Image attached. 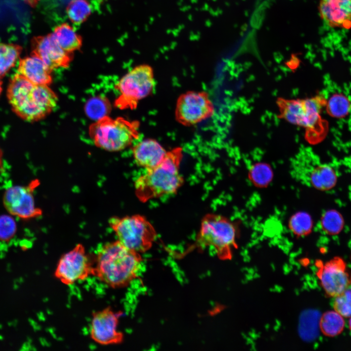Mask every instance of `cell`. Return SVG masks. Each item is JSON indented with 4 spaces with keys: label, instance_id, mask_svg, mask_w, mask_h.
I'll return each instance as SVG.
<instances>
[{
    "label": "cell",
    "instance_id": "6da1fadb",
    "mask_svg": "<svg viewBox=\"0 0 351 351\" xmlns=\"http://www.w3.org/2000/svg\"><path fill=\"white\" fill-rule=\"evenodd\" d=\"M141 262L139 253L118 240L107 242L94 257L93 276L111 288L126 287L136 277Z\"/></svg>",
    "mask_w": 351,
    "mask_h": 351
},
{
    "label": "cell",
    "instance_id": "7a4b0ae2",
    "mask_svg": "<svg viewBox=\"0 0 351 351\" xmlns=\"http://www.w3.org/2000/svg\"><path fill=\"white\" fill-rule=\"evenodd\" d=\"M6 96L12 111L22 120L30 122L47 117L58 100L49 85L34 84L18 73L11 78Z\"/></svg>",
    "mask_w": 351,
    "mask_h": 351
},
{
    "label": "cell",
    "instance_id": "3957f363",
    "mask_svg": "<svg viewBox=\"0 0 351 351\" xmlns=\"http://www.w3.org/2000/svg\"><path fill=\"white\" fill-rule=\"evenodd\" d=\"M183 156V149L175 147L167 151L157 165L146 170L134 183L137 198L145 203L152 199L175 194L184 183L180 172Z\"/></svg>",
    "mask_w": 351,
    "mask_h": 351
},
{
    "label": "cell",
    "instance_id": "277c9868",
    "mask_svg": "<svg viewBox=\"0 0 351 351\" xmlns=\"http://www.w3.org/2000/svg\"><path fill=\"white\" fill-rule=\"evenodd\" d=\"M323 95L296 99L278 98V117L290 123L301 126L305 130V137L309 143L317 144L325 137L328 125L321 117L322 109L326 104Z\"/></svg>",
    "mask_w": 351,
    "mask_h": 351
},
{
    "label": "cell",
    "instance_id": "5b68a950",
    "mask_svg": "<svg viewBox=\"0 0 351 351\" xmlns=\"http://www.w3.org/2000/svg\"><path fill=\"white\" fill-rule=\"evenodd\" d=\"M140 123L122 117L105 116L90 125L89 134L95 145L109 152L125 149L139 137Z\"/></svg>",
    "mask_w": 351,
    "mask_h": 351
},
{
    "label": "cell",
    "instance_id": "8992f818",
    "mask_svg": "<svg viewBox=\"0 0 351 351\" xmlns=\"http://www.w3.org/2000/svg\"><path fill=\"white\" fill-rule=\"evenodd\" d=\"M237 232L234 224L226 217L207 214L201 221L195 239L198 248L211 247L222 260L230 259L236 245Z\"/></svg>",
    "mask_w": 351,
    "mask_h": 351
},
{
    "label": "cell",
    "instance_id": "52a82bcc",
    "mask_svg": "<svg viewBox=\"0 0 351 351\" xmlns=\"http://www.w3.org/2000/svg\"><path fill=\"white\" fill-rule=\"evenodd\" d=\"M108 222L117 240L127 248L139 254L149 250L156 237L153 225L140 214L113 216Z\"/></svg>",
    "mask_w": 351,
    "mask_h": 351
},
{
    "label": "cell",
    "instance_id": "ba28073f",
    "mask_svg": "<svg viewBox=\"0 0 351 351\" xmlns=\"http://www.w3.org/2000/svg\"><path fill=\"white\" fill-rule=\"evenodd\" d=\"M155 85L153 68L146 64L136 66L116 85L119 94L114 105L121 110L135 109L141 100L152 93Z\"/></svg>",
    "mask_w": 351,
    "mask_h": 351
},
{
    "label": "cell",
    "instance_id": "9c48e42d",
    "mask_svg": "<svg viewBox=\"0 0 351 351\" xmlns=\"http://www.w3.org/2000/svg\"><path fill=\"white\" fill-rule=\"evenodd\" d=\"M94 264V257L87 254L82 244H78L60 257L54 275L62 283L71 285L93 275Z\"/></svg>",
    "mask_w": 351,
    "mask_h": 351
},
{
    "label": "cell",
    "instance_id": "30bf717a",
    "mask_svg": "<svg viewBox=\"0 0 351 351\" xmlns=\"http://www.w3.org/2000/svg\"><path fill=\"white\" fill-rule=\"evenodd\" d=\"M214 104L205 91H189L177 99L175 108L176 120L185 126L195 125L211 117Z\"/></svg>",
    "mask_w": 351,
    "mask_h": 351
},
{
    "label": "cell",
    "instance_id": "8fae6325",
    "mask_svg": "<svg viewBox=\"0 0 351 351\" xmlns=\"http://www.w3.org/2000/svg\"><path fill=\"white\" fill-rule=\"evenodd\" d=\"M122 312H116L110 306L92 313L90 334L93 340L101 345H117L122 343L124 335L118 329Z\"/></svg>",
    "mask_w": 351,
    "mask_h": 351
},
{
    "label": "cell",
    "instance_id": "7c38bea8",
    "mask_svg": "<svg viewBox=\"0 0 351 351\" xmlns=\"http://www.w3.org/2000/svg\"><path fill=\"white\" fill-rule=\"evenodd\" d=\"M316 275L326 294L335 297L351 285V274L345 262L339 257L322 263L317 262Z\"/></svg>",
    "mask_w": 351,
    "mask_h": 351
},
{
    "label": "cell",
    "instance_id": "4fadbf2b",
    "mask_svg": "<svg viewBox=\"0 0 351 351\" xmlns=\"http://www.w3.org/2000/svg\"><path fill=\"white\" fill-rule=\"evenodd\" d=\"M37 184L35 181L28 186H14L5 191L3 204L9 213L23 219L36 218L42 214V210L35 205L33 195Z\"/></svg>",
    "mask_w": 351,
    "mask_h": 351
},
{
    "label": "cell",
    "instance_id": "5bb4252c",
    "mask_svg": "<svg viewBox=\"0 0 351 351\" xmlns=\"http://www.w3.org/2000/svg\"><path fill=\"white\" fill-rule=\"evenodd\" d=\"M33 54L40 58L52 70L68 67L73 59L72 54L63 50L51 33L35 39Z\"/></svg>",
    "mask_w": 351,
    "mask_h": 351
},
{
    "label": "cell",
    "instance_id": "9a60e30c",
    "mask_svg": "<svg viewBox=\"0 0 351 351\" xmlns=\"http://www.w3.org/2000/svg\"><path fill=\"white\" fill-rule=\"evenodd\" d=\"M318 9L328 26L351 29V0H320Z\"/></svg>",
    "mask_w": 351,
    "mask_h": 351
},
{
    "label": "cell",
    "instance_id": "2e32d148",
    "mask_svg": "<svg viewBox=\"0 0 351 351\" xmlns=\"http://www.w3.org/2000/svg\"><path fill=\"white\" fill-rule=\"evenodd\" d=\"M296 177L305 183L320 191L332 188L337 182V176L328 164H320L312 167H301L293 170Z\"/></svg>",
    "mask_w": 351,
    "mask_h": 351
},
{
    "label": "cell",
    "instance_id": "e0dca14e",
    "mask_svg": "<svg viewBox=\"0 0 351 351\" xmlns=\"http://www.w3.org/2000/svg\"><path fill=\"white\" fill-rule=\"evenodd\" d=\"M167 151L156 140L143 139L132 149L134 159L137 165L146 170L157 165L164 158Z\"/></svg>",
    "mask_w": 351,
    "mask_h": 351
},
{
    "label": "cell",
    "instance_id": "ac0fdd59",
    "mask_svg": "<svg viewBox=\"0 0 351 351\" xmlns=\"http://www.w3.org/2000/svg\"><path fill=\"white\" fill-rule=\"evenodd\" d=\"M51 69L38 56L32 54L20 59L17 73L31 83L49 85L52 82Z\"/></svg>",
    "mask_w": 351,
    "mask_h": 351
},
{
    "label": "cell",
    "instance_id": "d6986e66",
    "mask_svg": "<svg viewBox=\"0 0 351 351\" xmlns=\"http://www.w3.org/2000/svg\"><path fill=\"white\" fill-rule=\"evenodd\" d=\"M58 45L65 51L72 54L80 49L82 39L74 28L67 23L57 26L51 33Z\"/></svg>",
    "mask_w": 351,
    "mask_h": 351
},
{
    "label": "cell",
    "instance_id": "ffe728a7",
    "mask_svg": "<svg viewBox=\"0 0 351 351\" xmlns=\"http://www.w3.org/2000/svg\"><path fill=\"white\" fill-rule=\"evenodd\" d=\"M325 107L332 117L341 118L347 117L351 111V101L343 93H335L326 99Z\"/></svg>",
    "mask_w": 351,
    "mask_h": 351
},
{
    "label": "cell",
    "instance_id": "44dd1931",
    "mask_svg": "<svg viewBox=\"0 0 351 351\" xmlns=\"http://www.w3.org/2000/svg\"><path fill=\"white\" fill-rule=\"evenodd\" d=\"M345 321L343 317L335 311L323 313L319 319V328L325 336L333 337L339 334L343 330Z\"/></svg>",
    "mask_w": 351,
    "mask_h": 351
},
{
    "label": "cell",
    "instance_id": "7402d4cb",
    "mask_svg": "<svg viewBox=\"0 0 351 351\" xmlns=\"http://www.w3.org/2000/svg\"><path fill=\"white\" fill-rule=\"evenodd\" d=\"M20 54L19 46L0 43V77L5 76L18 61Z\"/></svg>",
    "mask_w": 351,
    "mask_h": 351
},
{
    "label": "cell",
    "instance_id": "603a6c76",
    "mask_svg": "<svg viewBox=\"0 0 351 351\" xmlns=\"http://www.w3.org/2000/svg\"><path fill=\"white\" fill-rule=\"evenodd\" d=\"M92 7L87 0H72L66 7V14L70 21L76 25L83 23L90 16Z\"/></svg>",
    "mask_w": 351,
    "mask_h": 351
},
{
    "label": "cell",
    "instance_id": "cb8c5ba5",
    "mask_svg": "<svg viewBox=\"0 0 351 351\" xmlns=\"http://www.w3.org/2000/svg\"><path fill=\"white\" fill-rule=\"evenodd\" d=\"M84 109L87 116L96 121L108 116L111 106L106 98L98 96L90 98L86 103Z\"/></svg>",
    "mask_w": 351,
    "mask_h": 351
},
{
    "label": "cell",
    "instance_id": "d4e9b609",
    "mask_svg": "<svg viewBox=\"0 0 351 351\" xmlns=\"http://www.w3.org/2000/svg\"><path fill=\"white\" fill-rule=\"evenodd\" d=\"M312 221L306 212H299L293 214L289 221V228L294 235L302 236L309 234L312 230Z\"/></svg>",
    "mask_w": 351,
    "mask_h": 351
},
{
    "label": "cell",
    "instance_id": "484cf974",
    "mask_svg": "<svg viewBox=\"0 0 351 351\" xmlns=\"http://www.w3.org/2000/svg\"><path fill=\"white\" fill-rule=\"evenodd\" d=\"M320 225L322 230L328 234H338L344 226V220L341 214L336 210H329L322 216Z\"/></svg>",
    "mask_w": 351,
    "mask_h": 351
},
{
    "label": "cell",
    "instance_id": "4316f807",
    "mask_svg": "<svg viewBox=\"0 0 351 351\" xmlns=\"http://www.w3.org/2000/svg\"><path fill=\"white\" fill-rule=\"evenodd\" d=\"M249 177L251 181L258 187L267 186L273 177V173L269 166L265 163H257L250 170Z\"/></svg>",
    "mask_w": 351,
    "mask_h": 351
},
{
    "label": "cell",
    "instance_id": "83f0119b",
    "mask_svg": "<svg viewBox=\"0 0 351 351\" xmlns=\"http://www.w3.org/2000/svg\"><path fill=\"white\" fill-rule=\"evenodd\" d=\"M333 307L334 311L343 317L351 316V285L334 297Z\"/></svg>",
    "mask_w": 351,
    "mask_h": 351
},
{
    "label": "cell",
    "instance_id": "f1b7e54d",
    "mask_svg": "<svg viewBox=\"0 0 351 351\" xmlns=\"http://www.w3.org/2000/svg\"><path fill=\"white\" fill-rule=\"evenodd\" d=\"M16 232V224L10 216H0V240L7 241L11 239Z\"/></svg>",
    "mask_w": 351,
    "mask_h": 351
},
{
    "label": "cell",
    "instance_id": "f546056e",
    "mask_svg": "<svg viewBox=\"0 0 351 351\" xmlns=\"http://www.w3.org/2000/svg\"><path fill=\"white\" fill-rule=\"evenodd\" d=\"M28 2L31 4H35L39 0H26Z\"/></svg>",
    "mask_w": 351,
    "mask_h": 351
},
{
    "label": "cell",
    "instance_id": "4dcf8cb0",
    "mask_svg": "<svg viewBox=\"0 0 351 351\" xmlns=\"http://www.w3.org/2000/svg\"><path fill=\"white\" fill-rule=\"evenodd\" d=\"M2 81H1V78L0 77V96L1 95V94L2 93Z\"/></svg>",
    "mask_w": 351,
    "mask_h": 351
},
{
    "label": "cell",
    "instance_id": "1f68e13d",
    "mask_svg": "<svg viewBox=\"0 0 351 351\" xmlns=\"http://www.w3.org/2000/svg\"><path fill=\"white\" fill-rule=\"evenodd\" d=\"M349 327L350 329L351 330V316L350 317V319L349 320Z\"/></svg>",
    "mask_w": 351,
    "mask_h": 351
}]
</instances>
